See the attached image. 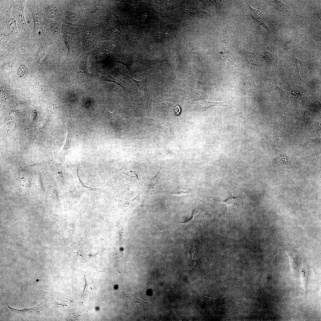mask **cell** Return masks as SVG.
<instances>
[{
    "label": "cell",
    "instance_id": "ba28073f",
    "mask_svg": "<svg viewBox=\"0 0 321 321\" xmlns=\"http://www.w3.org/2000/svg\"><path fill=\"white\" fill-rule=\"evenodd\" d=\"M7 27L9 31L12 33L18 32L16 20L12 18H9L7 22Z\"/></svg>",
    "mask_w": 321,
    "mask_h": 321
},
{
    "label": "cell",
    "instance_id": "7c38bea8",
    "mask_svg": "<svg viewBox=\"0 0 321 321\" xmlns=\"http://www.w3.org/2000/svg\"><path fill=\"white\" fill-rule=\"evenodd\" d=\"M312 19L315 24H320V15H315L313 17Z\"/></svg>",
    "mask_w": 321,
    "mask_h": 321
},
{
    "label": "cell",
    "instance_id": "9a60e30c",
    "mask_svg": "<svg viewBox=\"0 0 321 321\" xmlns=\"http://www.w3.org/2000/svg\"><path fill=\"white\" fill-rule=\"evenodd\" d=\"M36 281L37 282V281H39V280L38 279H37V280H36Z\"/></svg>",
    "mask_w": 321,
    "mask_h": 321
},
{
    "label": "cell",
    "instance_id": "6da1fadb",
    "mask_svg": "<svg viewBox=\"0 0 321 321\" xmlns=\"http://www.w3.org/2000/svg\"><path fill=\"white\" fill-rule=\"evenodd\" d=\"M117 106L114 111L111 112L105 108L108 116L109 122L111 127L113 129L116 137L120 136L124 130L123 122L122 118L119 115Z\"/></svg>",
    "mask_w": 321,
    "mask_h": 321
},
{
    "label": "cell",
    "instance_id": "277c9868",
    "mask_svg": "<svg viewBox=\"0 0 321 321\" xmlns=\"http://www.w3.org/2000/svg\"><path fill=\"white\" fill-rule=\"evenodd\" d=\"M34 22V32L41 34L43 33L41 18L38 12H32Z\"/></svg>",
    "mask_w": 321,
    "mask_h": 321
},
{
    "label": "cell",
    "instance_id": "8fae6325",
    "mask_svg": "<svg viewBox=\"0 0 321 321\" xmlns=\"http://www.w3.org/2000/svg\"><path fill=\"white\" fill-rule=\"evenodd\" d=\"M293 44V42L290 40L286 42L284 44L282 45V48L284 50H287L288 49L290 48Z\"/></svg>",
    "mask_w": 321,
    "mask_h": 321
},
{
    "label": "cell",
    "instance_id": "30bf717a",
    "mask_svg": "<svg viewBox=\"0 0 321 321\" xmlns=\"http://www.w3.org/2000/svg\"><path fill=\"white\" fill-rule=\"evenodd\" d=\"M238 201L237 198L235 197H233L232 196L229 197L225 201L221 202L225 203L228 207L234 204Z\"/></svg>",
    "mask_w": 321,
    "mask_h": 321
},
{
    "label": "cell",
    "instance_id": "5b68a950",
    "mask_svg": "<svg viewBox=\"0 0 321 321\" xmlns=\"http://www.w3.org/2000/svg\"><path fill=\"white\" fill-rule=\"evenodd\" d=\"M249 9L251 11V15L252 18L259 22V24L265 28L269 32L267 26L264 23L263 15L259 10L252 8L248 4Z\"/></svg>",
    "mask_w": 321,
    "mask_h": 321
},
{
    "label": "cell",
    "instance_id": "3957f363",
    "mask_svg": "<svg viewBox=\"0 0 321 321\" xmlns=\"http://www.w3.org/2000/svg\"><path fill=\"white\" fill-rule=\"evenodd\" d=\"M25 2L23 1L20 4L18 10V16L19 22L26 34L29 37L30 30L27 25L24 15Z\"/></svg>",
    "mask_w": 321,
    "mask_h": 321
},
{
    "label": "cell",
    "instance_id": "4fadbf2b",
    "mask_svg": "<svg viewBox=\"0 0 321 321\" xmlns=\"http://www.w3.org/2000/svg\"><path fill=\"white\" fill-rule=\"evenodd\" d=\"M181 111V109L179 106H177L174 108V113L176 115H179Z\"/></svg>",
    "mask_w": 321,
    "mask_h": 321
},
{
    "label": "cell",
    "instance_id": "5bb4252c",
    "mask_svg": "<svg viewBox=\"0 0 321 321\" xmlns=\"http://www.w3.org/2000/svg\"><path fill=\"white\" fill-rule=\"evenodd\" d=\"M44 54V51L43 50H41L38 53V59H41L42 58Z\"/></svg>",
    "mask_w": 321,
    "mask_h": 321
},
{
    "label": "cell",
    "instance_id": "52a82bcc",
    "mask_svg": "<svg viewBox=\"0 0 321 321\" xmlns=\"http://www.w3.org/2000/svg\"><path fill=\"white\" fill-rule=\"evenodd\" d=\"M269 2L277 11L280 12H282L284 15L289 13L288 10L285 7L283 4L280 1L278 0L268 1Z\"/></svg>",
    "mask_w": 321,
    "mask_h": 321
},
{
    "label": "cell",
    "instance_id": "8992f818",
    "mask_svg": "<svg viewBox=\"0 0 321 321\" xmlns=\"http://www.w3.org/2000/svg\"><path fill=\"white\" fill-rule=\"evenodd\" d=\"M146 119L153 120L157 123L159 126L164 131L165 133L168 136H169L171 133V130L169 124L167 122L158 119H155L152 118H147Z\"/></svg>",
    "mask_w": 321,
    "mask_h": 321
},
{
    "label": "cell",
    "instance_id": "7a4b0ae2",
    "mask_svg": "<svg viewBox=\"0 0 321 321\" xmlns=\"http://www.w3.org/2000/svg\"><path fill=\"white\" fill-rule=\"evenodd\" d=\"M122 75L131 79L136 84L137 87V91L140 97L147 104L148 95L147 86V78H145L140 81H137L133 78L128 75L122 74Z\"/></svg>",
    "mask_w": 321,
    "mask_h": 321
},
{
    "label": "cell",
    "instance_id": "9c48e42d",
    "mask_svg": "<svg viewBox=\"0 0 321 321\" xmlns=\"http://www.w3.org/2000/svg\"><path fill=\"white\" fill-rule=\"evenodd\" d=\"M8 306L9 308L10 309V310L11 311L16 312H17V313H20L22 314H23V313H25V312H26V313L28 312L29 314H30V313H32V311H34V310H35L34 309H33V308H29V309H22V310H19V309L18 310V309H15L12 308L11 307H10L9 306V305H8Z\"/></svg>",
    "mask_w": 321,
    "mask_h": 321
}]
</instances>
